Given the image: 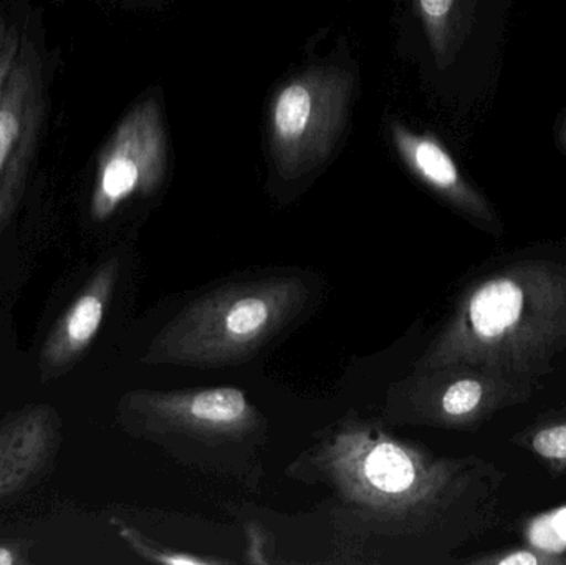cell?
<instances>
[{
    "label": "cell",
    "mask_w": 566,
    "mask_h": 565,
    "mask_svg": "<svg viewBox=\"0 0 566 565\" xmlns=\"http://www.w3.org/2000/svg\"><path fill=\"white\" fill-rule=\"evenodd\" d=\"M23 564V557L15 550L10 547L0 546V565H17Z\"/></svg>",
    "instance_id": "17"
},
{
    "label": "cell",
    "mask_w": 566,
    "mask_h": 565,
    "mask_svg": "<svg viewBox=\"0 0 566 565\" xmlns=\"http://www.w3.org/2000/svg\"><path fill=\"white\" fill-rule=\"evenodd\" d=\"M119 536L138 556H142L143 559L151 561V563L172 565L222 564V561L206 559V557L192 556V554L188 553H176V551L156 547L155 544L146 541L138 531L132 530V527L125 526V524H119Z\"/></svg>",
    "instance_id": "15"
},
{
    "label": "cell",
    "mask_w": 566,
    "mask_h": 565,
    "mask_svg": "<svg viewBox=\"0 0 566 565\" xmlns=\"http://www.w3.org/2000/svg\"><path fill=\"white\" fill-rule=\"evenodd\" d=\"M118 278V262L115 259L103 264L88 279L72 304L55 322L42 347L43 372L62 374L75 365L92 347L105 321L113 291Z\"/></svg>",
    "instance_id": "11"
},
{
    "label": "cell",
    "mask_w": 566,
    "mask_h": 565,
    "mask_svg": "<svg viewBox=\"0 0 566 565\" xmlns=\"http://www.w3.org/2000/svg\"><path fill=\"white\" fill-rule=\"evenodd\" d=\"M62 440V421L50 405H32L0 423V500L43 473Z\"/></svg>",
    "instance_id": "10"
},
{
    "label": "cell",
    "mask_w": 566,
    "mask_h": 565,
    "mask_svg": "<svg viewBox=\"0 0 566 565\" xmlns=\"http://www.w3.org/2000/svg\"><path fill=\"white\" fill-rule=\"evenodd\" d=\"M310 285L296 275L232 282L206 292L156 334L143 364L224 368L244 364L305 312Z\"/></svg>",
    "instance_id": "3"
},
{
    "label": "cell",
    "mask_w": 566,
    "mask_h": 565,
    "mask_svg": "<svg viewBox=\"0 0 566 565\" xmlns=\"http://www.w3.org/2000/svg\"><path fill=\"white\" fill-rule=\"evenodd\" d=\"M352 73L316 66L283 85L269 113V142L283 179L315 171L332 155L348 116Z\"/></svg>",
    "instance_id": "5"
},
{
    "label": "cell",
    "mask_w": 566,
    "mask_h": 565,
    "mask_svg": "<svg viewBox=\"0 0 566 565\" xmlns=\"http://www.w3.org/2000/svg\"><path fill=\"white\" fill-rule=\"evenodd\" d=\"M436 62L448 66L462 39V0H416Z\"/></svg>",
    "instance_id": "13"
},
{
    "label": "cell",
    "mask_w": 566,
    "mask_h": 565,
    "mask_svg": "<svg viewBox=\"0 0 566 565\" xmlns=\"http://www.w3.org/2000/svg\"><path fill=\"white\" fill-rule=\"evenodd\" d=\"M391 138L409 171L439 198L488 234L494 238L504 234V224L494 206L464 178L438 138L428 133L412 132L399 122L391 123Z\"/></svg>",
    "instance_id": "9"
},
{
    "label": "cell",
    "mask_w": 566,
    "mask_h": 565,
    "mask_svg": "<svg viewBox=\"0 0 566 565\" xmlns=\"http://www.w3.org/2000/svg\"><path fill=\"white\" fill-rule=\"evenodd\" d=\"M558 146L566 153V116L562 119L560 126L557 132Z\"/></svg>",
    "instance_id": "18"
},
{
    "label": "cell",
    "mask_w": 566,
    "mask_h": 565,
    "mask_svg": "<svg viewBox=\"0 0 566 565\" xmlns=\"http://www.w3.org/2000/svg\"><path fill=\"white\" fill-rule=\"evenodd\" d=\"M295 467L332 491L348 527L422 563H452L504 524L507 477L492 461L439 457L373 421H342Z\"/></svg>",
    "instance_id": "1"
},
{
    "label": "cell",
    "mask_w": 566,
    "mask_h": 565,
    "mask_svg": "<svg viewBox=\"0 0 566 565\" xmlns=\"http://www.w3.org/2000/svg\"><path fill=\"white\" fill-rule=\"evenodd\" d=\"M542 388V381L479 365L422 368L396 385L388 411L399 423L475 431Z\"/></svg>",
    "instance_id": "4"
},
{
    "label": "cell",
    "mask_w": 566,
    "mask_h": 565,
    "mask_svg": "<svg viewBox=\"0 0 566 565\" xmlns=\"http://www.w3.org/2000/svg\"><path fill=\"white\" fill-rule=\"evenodd\" d=\"M512 443L537 458L552 478L566 474V405L535 418Z\"/></svg>",
    "instance_id": "12"
},
{
    "label": "cell",
    "mask_w": 566,
    "mask_h": 565,
    "mask_svg": "<svg viewBox=\"0 0 566 565\" xmlns=\"http://www.w3.org/2000/svg\"><path fill=\"white\" fill-rule=\"evenodd\" d=\"M22 40L15 23L0 19V95L15 65Z\"/></svg>",
    "instance_id": "16"
},
{
    "label": "cell",
    "mask_w": 566,
    "mask_h": 565,
    "mask_svg": "<svg viewBox=\"0 0 566 565\" xmlns=\"http://www.w3.org/2000/svg\"><path fill=\"white\" fill-rule=\"evenodd\" d=\"M566 354V262L521 259L481 275L415 370L479 365L544 380Z\"/></svg>",
    "instance_id": "2"
},
{
    "label": "cell",
    "mask_w": 566,
    "mask_h": 565,
    "mask_svg": "<svg viewBox=\"0 0 566 565\" xmlns=\"http://www.w3.org/2000/svg\"><path fill=\"white\" fill-rule=\"evenodd\" d=\"M45 116V80L39 50L23 36L0 95V238L9 226L39 148Z\"/></svg>",
    "instance_id": "8"
},
{
    "label": "cell",
    "mask_w": 566,
    "mask_h": 565,
    "mask_svg": "<svg viewBox=\"0 0 566 565\" xmlns=\"http://www.w3.org/2000/svg\"><path fill=\"white\" fill-rule=\"evenodd\" d=\"M168 135L156 96L133 106L116 126L96 165L90 216L102 222L136 196H149L165 181Z\"/></svg>",
    "instance_id": "7"
},
{
    "label": "cell",
    "mask_w": 566,
    "mask_h": 565,
    "mask_svg": "<svg viewBox=\"0 0 566 565\" xmlns=\"http://www.w3.org/2000/svg\"><path fill=\"white\" fill-rule=\"evenodd\" d=\"M471 565H566V554L542 547H507L461 561Z\"/></svg>",
    "instance_id": "14"
},
{
    "label": "cell",
    "mask_w": 566,
    "mask_h": 565,
    "mask_svg": "<svg viewBox=\"0 0 566 565\" xmlns=\"http://www.w3.org/2000/svg\"><path fill=\"white\" fill-rule=\"evenodd\" d=\"M119 415L132 431L149 438L181 437L202 443L242 441L258 433L262 417L239 388L129 391Z\"/></svg>",
    "instance_id": "6"
}]
</instances>
